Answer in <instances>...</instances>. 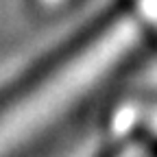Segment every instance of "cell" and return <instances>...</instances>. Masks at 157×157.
Listing matches in <instances>:
<instances>
[{
  "mask_svg": "<svg viewBox=\"0 0 157 157\" xmlns=\"http://www.w3.org/2000/svg\"><path fill=\"white\" fill-rule=\"evenodd\" d=\"M120 9H124V7L118 5V7H113L111 11H107L105 15H101L90 29H85L83 33H78L72 42H68L63 48H59L55 55H50L48 59H44L37 68H33V72H29L26 76L20 78V81H15L13 85H9V90H5L2 94H0V111L7 109L13 101L26 96L31 90H35V85H39L42 81H46L48 76H52V72H55L59 66H63L66 61H70L72 55H74L76 50H81L85 44H90L92 39L96 37V33H101V29H107V26L113 22V17L118 15V11H120Z\"/></svg>",
  "mask_w": 157,
  "mask_h": 157,
  "instance_id": "1",
  "label": "cell"
},
{
  "mask_svg": "<svg viewBox=\"0 0 157 157\" xmlns=\"http://www.w3.org/2000/svg\"><path fill=\"white\" fill-rule=\"evenodd\" d=\"M118 155H120V144L116 142V144H109L101 155H98V157H118Z\"/></svg>",
  "mask_w": 157,
  "mask_h": 157,
  "instance_id": "2",
  "label": "cell"
},
{
  "mask_svg": "<svg viewBox=\"0 0 157 157\" xmlns=\"http://www.w3.org/2000/svg\"><path fill=\"white\" fill-rule=\"evenodd\" d=\"M144 144L148 146V151L157 157V137H144Z\"/></svg>",
  "mask_w": 157,
  "mask_h": 157,
  "instance_id": "3",
  "label": "cell"
}]
</instances>
